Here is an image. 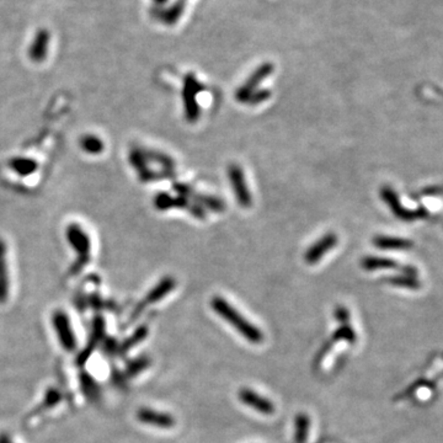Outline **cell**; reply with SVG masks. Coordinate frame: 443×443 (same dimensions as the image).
Returning a JSON list of instances; mask_svg holds the SVG:
<instances>
[{
    "instance_id": "1",
    "label": "cell",
    "mask_w": 443,
    "mask_h": 443,
    "mask_svg": "<svg viewBox=\"0 0 443 443\" xmlns=\"http://www.w3.org/2000/svg\"><path fill=\"white\" fill-rule=\"evenodd\" d=\"M211 307L215 310L220 318H223L229 324H232L233 328L238 330L239 333L243 335L244 338L253 343H262L264 333L258 326L252 324L248 319H245L243 315L239 313L238 310L234 309L233 307L222 297H213L211 300Z\"/></svg>"
},
{
    "instance_id": "2",
    "label": "cell",
    "mask_w": 443,
    "mask_h": 443,
    "mask_svg": "<svg viewBox=\"0 0 443 443\" xmlns=\"http://www.w3.org/2000/svg\"><path fill=\"white\" fill-rule=\"evenodd\" d=\"M66 238L76 255V260L73 264L72 273H78L90 262V237L81 224L73 222L67 225Z\"/></svg>"
},
{
    "instance_id": "3",
    "label": "cell",
    "mask_w": 443,
    "mask_h": 443,
    "mask_svg": "<svg viewBox=\"0 0 443 443\" xmlns=\"http://www.w3.org/2000/svg\"><path fill=\"white\" fill-rule=\"evenodd\" d=\"M201 91H203V85H201L200 81L192 74L186 76L182 89V102L186 121L190 124H195L200 119L201 111L200 105L197 102V95Z\"/></svg>"
},
{
    "instance_id": "4",
    "label": "cell",
    "mask_w": 443,
    "mask_h": 443,
    "mask_svg": "<svg viewBox=\"0 0 443 443\" xmlns=\"http://www.w3.org/2000/svg\"><path fill=\"white\" fill-rule=\"evenodd\" d=\"M379 194H381L382 200L386 202L391 212L399 220H404V222H414V220H425L429 217V212L424 207L416 211L404 208L401 206L399 196L391 189V186H382Z\"/></svg>"
},
{
    "instance_id": "5",
    "label": "cell",
    "mask_w": 443,
    "mask_h": 443,
    "mask_svg": "<svg viewBox=\"0 0 443 443\" xmlns=\"http://www.w3.org/2000/svg\"><path fill=\"white\" fill-rule=\"evenodd\" d=\"M129 163L134 167L142 182H150L160 179H172L175 177L174 172H155L149 167V163L143 155L141 148H134L129 152Z\"/></svg>"
},
{
    "instance_id": "6",
    "label": "cell",
    "mask_w": 443,
    "mask_h": 443,
    "mask_svg": "<svg viewBox=\"0 0 443 443\" xmlns=\"http://www.w3.org/2000/svg\"><path fill=\"white\" fill-rule=\"evenodd\" d=\"M52 323L62 348L68 353L74 351L76 348V338L67 313L63 310H56L52 315Z\"/></svg>"
},
{
    "instance_id": "7",
    "label": "cell",
    "mask_w": 443,
    "mask_h": 443,
    "mask_svg": "<svg viewBox=\"0 0 443 443\" xmlns=\"http://www.w3.org/2000/svg\"><path fill=\"white\" fill-rule=\"evenodd\" d=\"M229 182L232 185L235 200L243 208H249L253 205V197L249 190L248 184L245 182L243 170L237 164H232L228 167Z\"/></svg>"
},
{
    "instance_id": "8",
    "label": "cell",
    "mask_w": 443,
    "mask_h": 443,
    "mask_svg": "<svg viewBox=\"0 0 443 443\" xmlns=\"http://www.w3.org/2000/svg\"><path fill=\"white\" fill-rule=\"evenodd\" d=\"M106 335V323L105 319L102 317H95L91 324L90 338L88 340L85 348H83V351L79 353V356L76 358V366L83 367L88 360L91 358L93 353L95 351L96 348L100 345Z\"/></svg>"
},
{
    "instance_id": "9",
    "label": "cell",
    "mask_w": 443,
    "mask_h": 443,
    "mask_svg": "<svg viewBox=\"0 0 443 443\" xmlns=\"http://www.w3.org/2000/svg\"><path fill=\"white\" fill-rule=\"evenodd\" d=\"M175 285H177V282L172 276H165L162 278L159 283L153 287L150 292L146 295V298L139 303V305H137V308L134 309V314H132L134 315L132 320L136 319L147 308L148 305L160 302L165 295H169L175 288Z\"/></svg>"
},
{
    "instance_id": "10",
    "label": "cell",
    "mask_w": 443,
    "mask_h": 443,
    "mask_svg": "<svg viewBox=\"0 0 443 443\" xmlns=\"http://www.w3.org/2000/svg\"><path fill=\"white\" fill-rule=\"evenodd\" d=\"M272 71H273V67H272L271 64H264L261 67L258 68L250 76L248 81H245V84L240 86L238 91L235 93L237 101L240 102V104H247L249 98L253 95L255 91L258 90L259 85L266 79L267 76L271 74Z\"/></svg>"
},
{
    "instance_id": "11",
    "label": "cell",
    "mask_w": 443,
    "mask_h": 443,
    "mask_svg": "<svg viewBox=\"0 0 443 443\" xmlns=\"http://www.w3.org/2000/svg\"><path fill=\"white\" fill-rule=\"evenodd\" d=\"M338 238L336 234L328 233L323 235L321 238L310 245L309 249L305 252V260L309 265H314L319 262L324 255L329 253L338 245Z\"/></svg>"
},
{
    "instance_id": "12",
    "label": "cell",
    "mask_w": 443,
    "mask_h": 443,
    "mask_svg": "<svg viewBox=\"0 0 443 443\" xmlns=\"http://www.w3.org/2000/svg\"><path fill=\"white\" fill-rule=\"evenodd\" d=\"M137 419L144 425L159 427V429H172L175 426V419L172 415L157 410L142 408L137 411Z\"/></svg>"
},
{
    "instance_id": "13",
    "label": "cell",
    "mask_w": 443,
    "mask_h": 443,
    "mask_svg": "<svg viewBox=\"0 0 443 443\" xmlns=\"http://www.w3.org/2000/svg\"><path fill=\"white\" fill-rule=\"evenodd\" d=\"M239 399L243 401L244 404L247 406L253 408L254 410H256L259 413H261L264 415H272L275 413V406L271 401H268L267 398L258 394L256 391L248 389V388H243L239 391Z\"/></svg>"
},
{
    "instance_id": "14",
    "label": "cell",
    "mask_w": 443,
    "mask_h": 443,
    "mask_svg": "<svg viewBox=\"0 0 443 443\" xmlns=\"http://www.w3.org/2000/svg\"><path fill=\"white\" fill-rule=\"evenodd\" d=\"M51 34L46 29L38 30L29 46V58L35 63H42L48 54Z\"/></svg>"
},
{
    "instance_id": "15",
    "label": "cell",
    "mask_w": 443,
    "mask_h": 443,
    "mask_svg": "<svg viewBox=\"0 0 443 443\" xmlns=\"http://www.w3.org/2000/svg\"><path fill=\"white\" fill-rule=\"evenodd\" d=\"M9 268H8V249L6 243L0 238V305L9 297Z\"/></svg>"
},
{
    "instance_id": "16",
    "label": "cell",
    "mask_w": 443,
    "mask_h": 443,
    "mask_svg": "<svg viewBox=\"0 0 443 443\" xmlns=\"http://www.w3.org/2000/svg\"><path fill=\"white\" fill-rule=\"evenodd\" d=\"M192 202L190 199L177 195V197L167 195V192H160L154 197V206L159 211L172 210V208H184L189 211Z\"/></svg>"
},
{
    "instance_id": "17",
    "label": "cell",
    "mask_w": 443,
    "mask_h": 443,
    "mask_svg": "<svg viewBox=\"0 0 443 443\" xmlns=\"http://www.w3.org/2000/svg\"><path fill=\"white\" fill-rule=\"evenodd\" d=\"M373 245L381 250H410L413 249V242L409 239L398 238V237H386L377 235L373 239Z\"/></svg>"
},
{
    "instance_id": "18",
    "label": "cell",
    "mask_w": 443,
    "mask_h": 443,
    "mask_svg": "<svg viewBox=\"0 0 443 443\" xmlns=\"http://www.w3.org/2000/svg\"><path fill=\"white\" fill-rule=\"evenodd\" d=\"M10 170L21 177H31L38 170V163L29 157H14L9 160Z\"/></svg>"
},
{
    "instance_id": "19",
    "label": "cell",
    "mask_w": 443,
    "mask_h": 443,
    "mask_svg": "<svg viewBox=\"0 0 443 443\" xmlns=\"http://www.w3.org/2000/svg\"><path fill=\"white\" fill-rule=\"evenodd\" d=\"M79 381H81V391H83V394L85 396L88 401H94V403L100 401V386L94 379V377L90 376L86 372H81V374L79 376Z\"/></svg>"
},
{
    "instance_id": "20",
    "label": "cell",
    "mask_w": 443,
    "mask_h": 443,
    "mask_svg": "<svg viewBox=\"0 0 443 443\" xmlns=\"http://www.w3.org/2000/svg\"><path fill=\"white\" fill-rule=\"evenodd\" d=\"M79 146H81V150L89 155H100L105 150L104 141L99 136L93 134L81 136V138L79 139Z\"/></svg>"
},
{
    "instance_id": "21",
    "label": "cell",
    "mask_w": 443,
    "mask_h": 443,
    "mask_svg": "<svg viewBox=\"0 0 443 443\" xmlns=\"http://www.w3.org/2000/svg\"><path fill=\"white\" fill-rule=\"evenodd\" d=\"M361 266L366 271H378V270H394L401 268L398 262L386 258H377V256H366L361 260Z\"/></svg>"
},
{
    "instance_id": "22",
    "label": "cell",
    "mask_w": 443,
    "mask_h": 443,
    "mask_svg": "<svg viewBox=\"0 0 443 443\" xmlns=\"http://www.w3.org/2000/svg\"><path fill=\"white\" fill-rule=\"evenodd\" d=\"M148 333H149V328H148L147 325L138 326L129 338H126L124 343L119 345V355H124V353H129L136 345L142 343L144 338H147Z\"/></svg>"
},
{
    "instance_id": "23",
    "label": "cell",
    "mask_w": 443,
    "mask_h": 443,
    "mask_svg": "<svg viewBox=\"0 0 443 443\" xmlns=\"http://www.w3.org/2000/svg\"><path fill=\"white\" fill-rule=\"evenodd\" d=\"M295 443H307L309 436L310 419L305 413H300L295 416Z\"/></svg>"
},
{
    "instance_id": "24",
    "label": "cell",
    "mask_w": 443,
    "mask_h": 443,
    "mask_svg": "<svg viewBox=\"0 0 443 443\" xmlns=\"http://www.w3.org/2000/svg\"><path fill=\"white\" fill-rule=\"evenodd\" d=\"M144 157L147 159L148 163H157L160 167H163V170H169V172H174V167H175V163L172 160V158L164 154L162 152H157V150H153V149H142Z\"/></svg>"
},
{
    "instance_id": "25",
    "label": "cell",
    "mask_w": 443,
    "mask_h": 443,
    "mask_svg": "<svg viewBox=\"0 0 443 443\" xmlns=\"http://www.w3.org/2000/svg\"><path fill=\"white\" fill-rule=\"evenodd\" d=\"M191 199H194L196 201V203H199L201 207L212 211V212L222 213V212L225 211V205H224L223 200H220V199L215 197V196L194 194Z\"/></svg>"
},
{
    "instance_id": "26",
    "label": "cell",
    "mask_w": 443,
    "mask_h": 443,
    "mask_svg": "<svg viewBox=\"0 0 443 443\" xmlns=\"http://www.w3.org/2000/svg\"><path fill=\"white\" fill-rule=\"evenodd\" d=\"M152 363V360L149 356H139V358H134L131 362L127 365L126 371H124V376L126 378H134V377L138 376L139 373H142L144 370H147Z\"/></svg>"
},
{
    "instance_id": "27",
    "label": "cell",
    "mask_w": 443,
    "mask_h": 443,
    "mask_svg": "<svg viewBox=\"0 0 443 443\" xmlns=\"http://www.w3.org/2000/svg\"><path fill=\"white\" fill-rule=\"evenodd\" d=\"M386 282L391 286L401 287V288H406V290H411V291L420 290V287H421L418 277H410L406 276V275L389 277Z\"/></svg>"
},
{
    "instance_id": "28",
    "label": "cell",
    "mask_w": 443,
    "mask_h": 443,
    "mask_svg": "<svg viewBox=\"0 0 443 443\" xmlns=\"http://www.w3.org/2000/svg\"><path fill=\"white\" fill-rule=\"evenodd\" d=\"M62 398L63 396L61 391L56 389V388H49L46 391V394H45L41 406L35 410L34 415H37L40 411H43V410L52 409L53 406H57L58 403L62 401Z\"/></svg>"
},
{
    "instance_id": "29",
    "label": "cell",
    "mask_w": 443,
    "mask_h": 443,
    "mask_svg": "<svg viewBox=\"0 0 443 443\" xmlns=\"http://www.w3.org/2000/svg\"><path fill=\"white\" fill-rule=\"evenodd\" d=\"M358 335L356 331L348 324H343L338 328L335 333H333L331 343H338V341H346V343H356Z\"/></svg>"
},
{
    "instance_id": "30",
    "label": "cell",
    "mask_w": 443,
    "mask_h": 443,
    "mask_svg": "<svg viewBox=\"0 0 443 443\" xmlns=\"http://www.w3.org/2000/svg\"><path fill=\"white\" fill-rule=\"evenodd\" d=\"M270 96H271V91L268 90V89H259V90L254 93L253 95L249 98L247 104L250 106L260 105L262 102L268 100Z\"/></svg>"
},
{
    "instance_id": "31",
    "label": "cell",
    "mask_w": 443,
    "mask_h": 443,
    "mask_svg": "<svg viewBox=\"0 0 443 443\" xmlns=\"http://www.w3.org/2000/svg\"><path fill=\"white\" fill-rule=\"evenodd\" d=\"M119 343L114 340V338H104V345H102V350L105 353L106 356H116L119 353Z\"/></svg>"
},
{
    "instance_id": "32",
    "label": "cell",
    "mask_w": 443,
    "mask_h": 443,
    "mask_svg": "<svg viewBox=\"0 0 443 443\" xmlns=\"http://www.w3.org/2000/svg\"><path fill=\"white\" fill-rule=\"evenodd\" d=\"M333 317L340 324H348V321H350V312H348V308H345L343 305L336 307V309L333 312Z\"/></svg>"
},
{
    "instance_id": "33",
    "label": "cell",
    "mask_w": 443,
    "mask_h": 443,
    "mask_svg": "<svg viewBox=\"0 0 443 443\" xmlns=\"http://www.w3.org/2000/svg\"><path fill=\"white\" fill-rule=\"evenodd\" d=\"M174 190L177 191V195L184 196L187 199H191L195 194L194 189L190 185H186V184H174Z\"/></svg>"
},
{
    "instance_id": "34",
    "label": "cell",
    "mask_w": 443,
    "mask_h": 443,
    "mask_svg": "<svg viewBox=\"0 0 443 443\" xmlns=\"http://www.w3.org/2000/svg\"><path fill=\"white\" fill-rule=\"evenodd\" d=\"M114 382L116 386H124V382H126V376L122 374V373H119V372H114Z\"/></svg>"
},
{
    "instance_id": "35",
    "label": "cell",
    "mask_w": 443,
    "mask_h": 443,
    "mask_svg": "<svg viewBox=\"0 0 443 443\" xmlns=\"http://www.w3.org/2000/svg\"><path fill=\"white\" fill-rule=\"evenodd\" d=\"M0 443H13L11 442V439L6 436V435H1L0 436Z\"/></svg>"
}]
</instances>
